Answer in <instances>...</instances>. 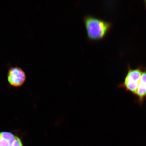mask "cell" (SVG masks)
I'll return each mask as SVG.
<instances>
[{
  "label": "cell",
  "mask_w": 146,
  "mask_h": 146,
  "mask_svg": "<svg viewBox=\"0 0 146 146\" xmlns=\"http://www.w3.org/2000/svg\"><path fill=\"white\" fill-rule=\"evenodd\" d=\"M83 21L87 38L92 40L101 39L105 37L112 26L110 22L89 15L84 17Z\"/></svg>",
  "instance_id": "6da1fadb"
},
{
  "label": "cell",
  "mask_w": 146,
  "mask_h": 146,
  "mask_svg": "<svg viewBox=\"0 0 146 146\" xmlns=\"http://www.w3.org/2000/svg\"><path fill=\"white\" fill-rule=\"evenodd\" d=\"M143 68L142 66L139 65L136 68L132 69L128 65L124 81L117 85L118 88H123L125 92H130L135 97Z\"/></svg>",
  "instance_id": "7a4b0ae2"
},
{
  "label": "cell",
  "mask_w": 146,
  "mask_h": 146,
  "mask_svg": "<svg viewBox=\"0 0 146 146\" xmlns=\"http://www.w3.org/2000/svg\"><path fill=\"white\" fill-rule=\"evenodd\" d=\"M25 73L21 68L16 66L9 69L8 74L9 83L12 86L19 87L21 86L26 80Z\"/></svg>",
  "instance_id": "3957f363"
},
{
  "label": "cell",
  "mask_w": 146,
  "mask_h": 146,
  "mask_svg": "<svg viewBox=\"0 0 146 146\" xmlns=\"http://www.w3.org/2000/svg\"><path fill=\"white\" fill-rule=\"evenodd\" d=\"M136 103L142 106L146 100V67H144L135 96Z\"/></svg>",
  "instance_id": "277c9868"
},
{
  "label": "cell",
  "mask_w": 146,
  "mask_h": 146,
  "mask_svg": "<svg viewBox=\"0 0 146 146\" xmlns=\"http://www.w3.org/2000/svg\"><path fill=\"white\" fill-rule=\"evenodd\" d=\"M16 136L11 132H0V146H11Z\"/></svg>",
  "instance_id": "5b68a950"
},
{
  "label": "cell",
  "mask_w": 146,
  "mask_h": 146,
  "mask_svg": "<svg viewBox=\"0 0 146 146\" xmlns=\"http://www.w3.org/2000/svg\"><path fill=\"white\" fill-rule=\"evenodd\" d=\"M11 146H23L21 140L18 137L16 136L13 143Z\"/></svg>",
  "instance_id": "8992f818"
}]
</instances>
